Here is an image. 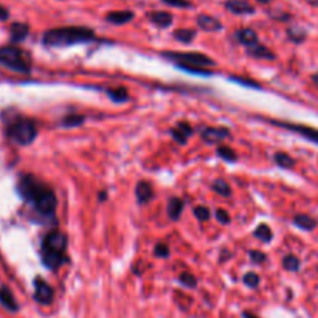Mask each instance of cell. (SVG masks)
<instances>
[{
	"label": "cell",
	"instance_id": "obj_1",
	"mask_svg": "<svg viewBox=\"0 0 318 318\" xmlns=\"http://www.w3.org/2000/svg\"><path fill=\"white\" fill-rule=\"evenodd\" d=\"M17 191L22 196L25 202H28L33 207L39 214L42 216H51L55 213L58 199L53 193V189L33 176H22L19 178L17 183Z\"/></svg>",
	"mask_w": 318,
	"mask_h": 318
},
{
	"label": "cell",
	"instance_id": "obj_2",
	"mask_svg": "<svg viewBox=\"0 0 318 318\" xmlns=\"http://www.w3.org/2000/svg\"><path fill=\"white\" fill-rule=\"evenodd\" d=\"M95 39V31L89 27H58L45 31L42 42L45 47H69Z\"/></svg>",
	"mask_w": 318,
	"mask_h": 318
},
{
	"label": "cell",
	"instance_id": "obj_3",
	"mask_svg": "<svg viewBox=\"0 0 318 318\" xmlns=\"http://www.w3.org/2000/svg\"><path fill=\"white\" fill-rule=\"evenodd\" d=\"M0 66H3L16 73H27L31 71V59L24 50L14 45H3L0 47Z\"/></svg>",
	"mask_w": 318,
	"mask_h": 318
},
{
	"label": "cell",
	"instance_id": "obj_4",
	"mask_svg": "<svg viewBox=\"0 0 318 318\" xmlns=\"http://www.w3.org/2000/svg\"><path fill=\"white\" fill-rule=\"evenodd\" d=\"M6 134L14 143H17L20 146H28L36 140L37 129H36V124L33 120L17 118L8 126Z\"/></svg>",
	"mask_w": 318,
	"mask_h": 318
},
{
	"label": "cell",
	"instance_id": "obj_5",
	"mask_svg": "<svg viewBox=\"0 0 318 318\" xmlns=\"http://www.w3.org/2000/svg\"><path fill=\"white\" fill-rule=\"evenodd\" d=\"M163 56L174 61L176 64H186L196 67H214L216 62L202 53H189V51H165Z\"/></svg>",
	"mask_w": 318,
	"mask_h": 318
},
{
	"label": "cell",
	"instance_id": "obj_6",
	"mask_svg": "<svg viewBox=\"0 0 318 318\" xmlns=\"http://www.w3.org/2000/svg\"><path fill=\"white\" fill-rule=\"evenodd\" d=\"M67 248V236L62 231H50L42 239V250L55 254H66Z\"/></svg>",
	"mask_w": 318,
	"mask_h": 318
},
{
	"label": "cell",
	"instance_id": "obj_7",
	"mask_svg": "<svg viewBox=\"0 0 318 318\" xmlns=\"http://www.w3.org/2000/svg\"><path fill=\"white\" fill-rule=\"evenodd\" d=\"M269 123L273 126L283 127V129H287L290 132L298 134L303 139L318 144V129H315V127L304 126V124H295V123H285V121H278V120H270Z\"/></svg>",
	"mask_w": 318,
	"mask_h": 318
},
{
	"label": "cell",
	"instance_id": "obj_8",
	"mask_svg": "<svg viewBox=\"0 0 318 318\" xmlns=\"http://www.w3.org/2000/svg\"><path fill=\"white\" fill-rule=\"evenodd\" d=\"M35 301L42 304V306H48L53 303V298H55V290H53L51 285L44 280L37 277L35 280Z\"/></svg>",
	"mask_w": 318,
	"mask_h": 318
},
{
	"label": "cell",
	"instance_id": "obj_9",
	"mask_svg": "<svg viewBox=\"0 0 318 318\" xmlns=\"http://www.w3.org/2000/svg\"><path fill=\"white\" fill-rule=\"evenodd\" d=\"M200 135H202L204 141L216 144V143H220L225 139H228L230 131L227 129V127H207V129L202 131Z\"/></svg>",
	"mask_w": 318,
	"mask_h": 318
},
{
	"label": "cell",
	"instance_id": "obj_10",
	"mask_svg": "<svg viewBox=\"0 0 318 318\" xmlns=\"http://www.w3.org/2000/svg\"><path fill=\"white\" fill-rule=\"evenodd\" d=\"M0 304H2V307H5L8 312H13V314L19 312V309H20L16 296L6 285H0Z\"/></svg>",
	"mask_w": 318,
	"mask_h": 318
},
{
	"label": "cell",
	"instance_id": "obj_11",
	"mask_svg": "<svg viewBox=\"0 0 318 318\" xmlns=\"http://www.w3.org/2000/svg\"><path fill=\"white\" fill-rule=\"evenodd\" d=\"M171 135L178 144H186L188 139L193 135V127H191L188 121H180L171 131Z\"/></svg>",
	"mask_w": 318,
	"mask_h": 318
},
{
	"label": "cell",
	"instance_id": "obj_12",
	"mask_svg": "<svg viewBox=\"0 0 318 318\" xmlns=\"http://www.w3.org/2000/svg\"><path fill=\"white\" fill-rule=\"evenodd\" d=\"M154 196V188L149 182L141 180L135 186V197L139 200V204H147Z\"/></svg>",
	"mask_w": 318,
	"mask_h": 318
},
{
	"label": "cell",
	"instance_id": "obj_13",
	"mask_svg": "<svg viewBox=\"0 0 318 318\" xmlns=\"http://www.w3.org/2000/svg\"><path fill=\"white\" fill-rule=\"evenodd\" d=\"M40 256H42V264H44V266L50 270H58L62 264L67 261L66 254H55V253L40 251Z\"/></svg>",
	"mask_w": 318,
	"mask_h": 318
},
{
	"label": "cell",
	"instance_id": "obj_14",
	"mask_svg": "<svg viewBox=\"0 0 318 318\" xmlns=\"http://www.w3.org/2000/svg\"><path fill=\"white\" fill-rule=\"evenodd\" d=\"M225 8L233 14H253L254 8L246 2V0H228L225 3Z\"/></svg>",
	"mask_w": 318,
	"mask_h": 318
},
{
	"label": "cell",
	"instance_id": "obj_15",
	"mask_svg": "<svg viewBox=\"0 0 318 318\" xmlns=\"http://www.w3.org/2000/svg\"><path fill=\"white\" fill-rule=\"evenodd\" d=\"M197 25L204 31H210V33H214V31L222 30V24L219 22V20L213 16H208V14H200L197 17Z\"/></svg>",
	"mask_w": 318,
	"mask_h": 318
},
{
	"label": "cell",
	"instance_id": "obj_16",
	"mask_svg": "<svg viewBox=\"0 0 318 318\" xmlns=\"http://www.w3.org/2000/svg\"><path fill=\"white\" fill-rule=\"evenodd\" d=\"M247 53L254 58V59H269V61H273L275 58V53L270 51L266 45H262V44H254V45H250L247 47Z\"/></svg>",
	"mask_w": 318,
	"mask_h": 318
},
{
	"label": "cell",
	"instance_id": "obj_17",
	"mask_svg": "<svg viewBox=\"0 0 318 318\" xmlns=\"http://www.w3.org/2000/svg\"><path fill=\"white\" fill-rule=\"evenodd\" d=\"M134 16L135 14L132 11H112L109 14H106V22H109L112 25H124V24H129L134 19Z\"/></svg>",
	"mask_w": 318,
	"mask_h": 318
},
{
	"label": "cell",
	"instance_id": "obj_18",
	"mask_svg": "<svg viewBox=\"0 0 318 318\" xmlns=\"http://www.w3.org/2000/svg\"><path fill=\"white\" fill-rule=\"evenodd\" d=\"M235 36H236V39L241 42V44L246 45V47L258 44V35H256V31L251 30V28H241V30L236 31Z\"/></svg>",
	"mask_w": 318,
	"mask_h": 318
},
{
	"label": "cell",
	"instance_id": "obj_19",
	"mask_svg": "<svg viewBox=\"0 0 318 318\" xmlns=\"http://www.w3.org/2000/svg\"><path fill=\"white\" fill-rule=\"evenodd\" d=\"M149 20L155 25V27H160V28H168L173 25V14H169L166 11H154L149 14Z\"/></svg>",
	"mask_w": 318,
	"mask_h": 318
},
{
	"label": "cell",
	"instance_id": "obj_20",
	"mask_svg": "<svg viewBox=\"0 0 318 318\" xmlns=\"http://www.w3.org/2000/svg\"><path fill=\"white\" fill-rule=\"evenodd\" d=\"M9 33H11L13 42H22L30 33V27L24 22H14L9 28Z\"/></svg>",
	"mask_w": 318,
	"mask_h": 318
},
{
	"label": "cell",
	"instance_id": "obj_21",
	"mask_svg": "<svg viewBox=\"0 0 318 318\" xmlns=\"http://www.w3.org/2000/svg\"><path fill=\"white\" fill-rule=\"evenodd\" d=\"M183 207L185 205H183L182 199H178V197L169 199V202H168V216H169V219L177 220L183 213Z\"/></svg>",
	"mask_w": 318,
	"mask_h": 318
},
{
	"label": "cell",
	"instance_id": "obj_22",
	"mask_svg": "<svg viewBox=\"0 0 318 318\" xmlns=\"http://www.w3.org/2000/svg\"><path fill=\"white\" fill-rule=\"evenodd\" d=\"M293 224L306 231H312L317 228V220L309 214H296L293 217Z\"/></svg>",
	"mask_w": 318,
	"mask_h": 318
},
{
	"label": "cell",
	"instance_id": "obj_23",
	"mask_svg": "<svg viewBox=\"0 0 318 318\" xmlns=\"http://www.w3.org/2000/svg\"><path fill=\"white\" fill-rule=\"evenodd\" d=\"M84 123H86V116L79 115V113L67 115V116H64V118L61 120V126L62 127H78V126H81Z\"/></svg>",
	"mask_w": 318,
	"mask_h": 318
},
{
	"label": "cell",
	"instance_id": "obj_24",
	"mask_svg": "<svg viewBox=\"0 0 318 318\" xmlns=\"http://www.w3.org/2000/svg\"><path fill=\"white\" fill-rule=\"evenodd\" d=\"M273 160L278 166H281L284 169H290L295 166V158H292L289 154H285V152H277L273 155Z\"/></svg>",
	"mask_w": 318,
	"mask_h": 318
},
{
	"label": "cell",
	"instance_id": "obj_25",
	"mask_svg": "<svg viewBox=\"0 0 318 318\" xmlns=\"http://www.w3.org/2000/svg\"><path fill=\"white\" fill-rule=\"evenodd\" d=\"M196 30H189V28H182V30H176L174 31V37L182 42V44H189L191 40L196 37Z\"/></svg>",
	"mask_w": 318,
	"mask_h": 318
},
{
	"label": "cell",
	"instance_id": "obj_26",
	"mask_svg": "<svg viewBox=\"0 0 318 318\" xmlns=\"http://www.w3.org/2000/svg\"><path fill=\"white\" fill-rule=\"evenodd\" d=\"M107 95H109V98L115 103H126L127 100H129V93H127V90L124 87L109 89Z\"/></svg>",
	"mask_w": 318,
	"mask_h": 318
},
{
	"label": "cell",
	"instance_id": "obj_27",
	"mask_svg": "<svg viewBox=\"0 0 318 318\" xmlns=\"http://www.w3.org/2000/svg\"><path fill=\"white\" fill-rule=\"evenodd\" d=\"M283 267L287 272H298L300 270V259L295 254H287L283 259Z\"/></svg>",
	"mask_w": 318,
	"mask_h": 318
},
{
	"label": "cell",
	"instance_id": "obj_28",
	"mask_svg": "<svg viewBox=\"0 0 318 318\" xmlns=\"http://www.w3.org/2000/svg\"><path fill=\"white\" fill-rule=\"evenodd\" d=\"M254 236H256L259 241H262V242H270L272 241V238H273V235H272V230L269 228V225H266V224H261L256 230H254Z\"/></svg>",
	"mask_w": 318,
	"mask_h": 318
},
{
	"label": "cell",
	"instance_id": "obj_29",
	"mask_svg": "<svg viewBox=\"0 0 318 318\" xmlns=\"http://www.w3.org/2000/svg\"><path fill=\"white\" fill-rule=\"evenodd\" d=\"M213 191H216V193H217L219 196H224V197H228V196L231 194V188H230V185L225 182V180H220V178L214 180V183H213Z\"/></svg>",
	"mask_w": 318,
	"mask_h": 318
},
{
	"label": "cell",
	"instance_id": "obj_30",
	"mask_svg": "<svg viewBox=\"0 0 318 318\" xmlns=\"http://www.w3.org/2000/svg\"><path fill=\"white\" fill-rule=\"evenodd\" d=\"M178 283L185 285V287H189V289H194L197 287V280L193 273H189V272H183V273H180V277H178Z\"/></svg>",
	"mask_w": 318,
	"mask_h": 318
},
{
	"label": "cell",
	"instance_id": "obj_31",
	"mask_svg": "<svg viewBox=\"0 0 318 318\" xmlns=\"http://www.w3.org/2000/svg\"><path fill=\"white\" fill-rule=\"evenodd\" d=\"M178 69H182L183 71L193 73V75H200V76H208L211 75V71H207L204 67H196V66H186V64H176Z\"/></svg>",
	"mask_w": 318,
	"mask_h": 318
},
{
	"label": "cell",
	"instance_id": "obj_32",
	"mask_svg": "<svg viewBox=\"0 0 318 318\" xmlns=\"http://www.w3.org/2000/svg\"><path fill=\"white\" fill-rule=\"evenodd\" d=\"M217 155L220 157V158H224V160H227V162H236V152L233 151V149H230L228 146H217Z\"/></svg>",
	"mask_w": 318,
	"mask_h": 318
},
{
	"label": "cell",
	"instance_id": "obj_33",
	"mask_svg": "<svg viewBox=\"0 0 318 318\" xmlns=\"http://www.w3.org/2000/svg\"><path fill=\"white\" fill-rule=\"evenodd\" d=\"M261 280L256 273H253V272H248L247 275H244V284L247 285V287L250 289H256L258 285H259Z\"/></svg>",
	"mask_w": 318,
	"mask_h": 318
},
{
	"label": "cell",
	"instance_id": "obj_34",
	"mask_svg": "<svg viewBox=\"0 0 318 318\" xmlns=\"http://www.w3.org/2000/svg\"><path fill=\"white\" fill-rule=\"evenodd\" d=\"M287 35L293 42H303L306 39V31L303 28H289L287 30Z\"/></svg>",
	"mask_w": 318,
	"mask_h": 318
},
{
	"label": "cell",
	"instance_id": "obj_35",
	"mask_svg": "<svg viewBox=\"0 0 318 318\" xmlns=\"http://www.w3.org/2000/svg\"><path fill=\"white\" fill-rule=\"evenodd\" d=\"M194 216H196L200 222H205V220L210 219L211 211H210V208H207V207H194Z\"/></svg>",
	"mask_w": 318,
	"mask_h": 318
},
{
	"label": "cell",
	"instance_id": "obj_36",
	"mask_svg": "<svg viewBox=\"0 0 318 318\" xmlns=\"http://www.w3.org/2000/svg\"><path fill=\"white\" fill-rule=\"evenodd\" d=\"M230 81L233 82H238L241 86H247V87H251V89H261V86L258 82L254 81H250V79H246V78H239V76H230Z\"/></svg>",
	"mask_w": 318,
	"mask_h": 318
},
{
	"label": "cell",
	"instance_id": "obj_37",
	"mask_svg": "<svg viewBox=\"0 0 318 318\" xmlns=\"http://www.w3.org/2000/svg\"><path fill=\"white\" fill-rule=\"evenodd\" d=\"M248 256H250L251 262H254V264H262V262H266V259H267L266 253H262L259 250H250Z\"/></svg>",
	"mask_w": 318,
	"mask_h": 318
},
{
	"label": "cell",
	"instance_id": "obj_38",
	"mask_svg": "<svg viewBox=\"0 0 318 318\" xmlns=\"http://www.w3.org/2000/svg\"><path fill=\"white\" fill-rule=\"evenodd\" d=\"M154 254L157 258H168L169 256V248L166 244H157L154 248Z\"/></svg>",
	"mask_w": 318,
	"mask_h": 318
},
{
	"label": "cell",
	"instance_id": "obj_39",
	"mask_svg": "<svg viewBox=\"0 0 318 318\" xmlns=\"http://www.w3.org/2000/svg\"><path fill=\"white\" fill-rule=\"evenodd\" d=\"M163 3L169 5V6H174V8H191L189 0H163Z\"/></svg>",
	"mask_w": 318,
	"mask_h": 318
},
{
	"label": "cell",
	"instance_id": "obj_40",
	"mask_svg": "<svg viewBox=\"0 0 318 318\" xmlns=\"http://www.w3.org/2000/svg\"><path fill=\"white\" fill-rule=\"evenodd\" d=\"M216 219L220 222V224H224V225H227V224H230V214L227 213L225 210H222V208H219L217 211H216Z\"/></svg>",
	"mask_w": 318,
	"mask_h": 318
},
{
	"label": "cell",
	"instance_id": "obj_41",
	"mask_svg": "<svg viewBox=\"0 0 318 318\" xmlns=\"http://www.w3.org/2000/svg\"><path fill=\"white\" fill-rule=\"evenodd\" d=\"M9 17V13H8V9L5 6L0 5V22H3V20H6Z\"/></svg>",
	"mask_w": 318,
	"mask_h": 318
},
{
	"label": "cell",
	"instance_id": "obj_42",
	"mask_svg": "<svg viewBox=\"0 0 318 318\" xmlns=\"http://www.w3.org/2000/svg\"><path fill=\"white\" fill-rule=\"evenodd\" d=\"M242 318H259V317H256L254 314H251V312L246 311V312H242Z\"/></svg>",
	"mask_w": 318,
	"mask_h": 318
},
{
	"label": "cell",
	"instance_id": "obj_43",
	"mask_svg": "<svg viewBox=\"0 0 318 318\" xmlns=\"http://www.w3.org/2000/svg\"><path fill=\"white\" fill-rule=\"evenodd\" d=\"M312 81H314L315 86H318V73H315V75H312Z\"/></svg>",
	"mask_w": 318,
	"mask_h": 318
},
{
	"label": "cell",
	"instance_id": "obj_44",
	"mask_svg": "<svg viewBox=\"0 0 318 318\" xmlns=\"http://www.w3.org/2000/svg\"><path fill=\"white\" fill-rule=\"evenodd\" d=\"M100 200H106V191H101L100 193Z\"/></svg>",
	"mask_w": 318,
	"mask_h": 318
},
{
	"label": "cell",
	"instance_id": "obj_45",
	"mask_svg": "<svg viewBox=\"0 0 318 318\" xmlns=\"http://www.w3.org/2000/svg\"><path fill=\"white\" fill-rule=\"evenodd\" d=\"M259 3H269V2H272V0H258Z\"/></svg>",
	"mask_w": 318,
	"mask_h": 318
}]
</instances>
